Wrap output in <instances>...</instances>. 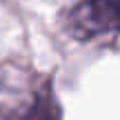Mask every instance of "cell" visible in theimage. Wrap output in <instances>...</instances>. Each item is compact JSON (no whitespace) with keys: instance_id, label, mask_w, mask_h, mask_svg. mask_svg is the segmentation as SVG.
<instances>
[{"instance_id":"cell-1","label":"cell","mask_w":120,"mask_h":120,"mask_svg":"<svg viewBox=\"0 0 120 120\" xmlns=\"http://www.w3.org/2000/svg\"><path fill=\"white\" fill-rule=\"evenodd\" d=\"M67 29L76 40H91L120 31V0H80L69 11Z\"/></svg>"},{"instance_id":"cell-2","label":"cell","mask_w":120,"mask_h":120,"mask_svg":"<svg viewBox=\"0 0 120 120\" xmlns=\"http://www.w3.org/2000/svg\"><path fill=\"white\" fill-rule=\"evenodd\" d=\"M18 120H60V111L51 98H36V102Z\"/></svg>"}]
</instances>
